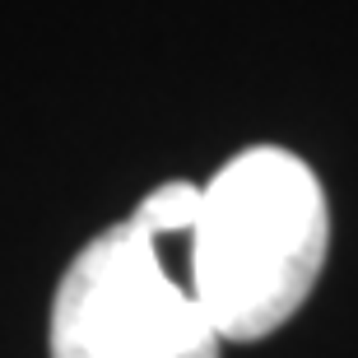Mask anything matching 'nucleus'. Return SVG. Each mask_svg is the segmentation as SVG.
Segmentation results:
<instances>
[{
    "label": "nucleus",
    "mask_w": 358,
    "mask_h": 358,
    "mask_svg": "<svg viewBox=\"0 0 358 358\" xmlns=\"http://www.w3.org/2000/svg\"><path fill=\"white\" fill-rule=\"evenodd\" d=\"M331 247L317 173L279 145L228 159L205 182L191 228V293L233 345L275 335L312 298Z\"/></svg>",
    "instance_id": "nucleus-1"
},
{
    "label": "nucleus",
    "mask_w": 358,
    "mask_h": 358,
    "mask_svg": "<svg viewBox=\"0 0 358 358\" xmlns=\"http://www.w3.org/2000/svg\"><path fill=\"white\" fill-rule=\"evenodd\" d=\"M224 335L210 326L191 284L159 261V242L126 224L84 247L52 298V358H219Z\"/></svg>",
    "instance_id": "nucleus-2"
},
{
    "label": "nucleus",
    "mask_w": 358,
    "mask_h": 358,
    "mask_svg": "<svg viewBox=\"0 0 358 358\" xmlns=\"http://www.w3.org/2000/svg\"><path fill=\"white\" fill-rule=\"evenodd\" d=\"M200 200H205V186L196 182H163L154 186L140 205H135L131 224L140 228V233H149V238H173V233H186L191 238V228H196L200 219Z\"/></svg>",
    "instance_id": "nucleus-3"
}]
</instances>
